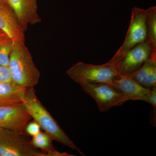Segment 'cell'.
<instances>
[{
  "mask_svg": "<svg viewBox=\"0 0 156 156\" xmlns=\"http://www.w3.org/2000/svg\"><path fill=\"white\" fill-rule=\"evenodd\" d=\"M22 102L33 119L37 123L41 128L51 136L53 140L77 151L83 155H85L70 139L50 113L42 104L37 97L34 88L26 89Z\"/></svg>",
  "mask_w": 156,
  "mask_h": 156,
  "instance_id": "6da1fadb",
  "label": "cell"
},
{
  "mask_svg": "<svg viewBox=\"0 0 156 156\" xmlns=\"http://www.w3.org/2000/svg\"><path fill=\"white\" fill-rule=\"evenodd\" d=\"M13 83L21 88H34L41 73L25 44L14 40L8 66Z\"/></svg>",
  "mask_w": 156,
  "mask_h": 156,
  "instance_id": "7a4b0ae2",
  "label": "cell"
},
{
  "mask_svg": "<svg viewBox=\"0 0 156 156\" xmlns=\"http://www.w3.org/2000/svg\"><path fill=\"white\" fill-rule=\"evenodd\" d=\"M117 63L111 59L103 64H87L79 62L66 71L70 78L80 84L83 83H105L110 85L119 75Z\"/></svg>",
  "mask_w": 156,
  "mask_h": 156,
  "instance_id": "3957f363",
  "label": "cell"
},
{
  "mask_svg": "<svg viewBox=\"0 0 156 156\" xmlns=\"http://www.w3.org/2000/svg\"><path fill=\"white\" fill-rule=\"evenodd\" d=\"M0 156H46L35 147L24 132L0 130Z\"/></svg>",
  "mask_w": 156,
  "mask_h": 156,
  "instance_id": "277c9868",
  "label": "cell"
},
{
  "mask_svg": "<svg viewBox=\"0 0 156 156\" xmlns=\"http://www.w3.org/2000/svg\"><path fill=\"white\" fill-rule=\"evenodd\" d=\"M147 41L146 11L134 7L131 10V21L125 41L112 60L118 63L128 50Z\"/></svg>",
  "mask_w": 156,
  "mask_h": 156,
  "instance_id": "5b68a950",
  "label": "cell"
},
{
  "mask_svg": "<svg viewBox=\"0 0 156 156\" xmlns=\"http://www.w3.org/2000/svg\"><path fill=\"white\" fill-rule=\"evenodd\" d=\"M83 90L92 98L102 112L114 107L121 106L129 101L122 92L105 83H83L79 84Z\"/></svg>",
  "mask_w": 156,
  "mask_h": 156,
  "instance_id": "8992f818",
  "label": "cell"
},
{
  "mask_svg": "<svg viewBox=\"0 0 156 156\" xmlns=\"http://www.w3.org/2000/svg\"><path fill=\"white\" fill-rule=\"evenodd\" d=\"M156 49L148 41L133 47L116 66L119 75L128 76L137 70L147 61Z\"/></svg>",
  "mask_w": 156,
  "mask_h": 156,
  "instance_id": "52a82bcc",
  "label": "cell"
},
{
  "mask_svg": "<svg viewBox=\"0 0 156 156\" xmlns=\"http://www.w3.org/2000/svg\"><path fill=\"white\" fill-rule=\"evenodd\" d=\"M32 119L23 103L0 105V128L24 132Z\"/></svg>",
  "mask_w": 156,
  "mask_h": 156,
  "instance_id": "ba28073f",
  "label": "cell"
},
{
  "mask_svg": "<svg viewBox=\"0 0 156 156\" xmlns=\"http://www.w3.org/2000/svg\"><path fill=\"white\" fill-rule=\"evenodd\" d=\"M7 4L14 12L24 31L27 30L29 25H35L41 22L38 14L37 0H7Z\"/></svg>",
  "mask_w": 156,
  "mask_h": 156,
  "instance_id": "9c48e42d",
  "label": "cell"
},
{
  "mask_svg": "<svg viewBox=\"0 0 156 156\" xmlns=\"http://www.w3.org/2000/svg\"><path fill=\"white\" fill-rule=\"evenodd\" d=\"M110 85L126 95L129 100H141L148 102L150 89L143 87L128 76L118 75Z\"/></svg>",
  "mask_w": 156,
  "mask_h": 156,
  "instance_id": "30bf717a",
  "label": "cell"
},
{
  "mask_svg": "<svg viewBox=\"0 0 156 156\" xmlns=\"http://www.w3.org/2000/svg\"><path fill=\"white\" fill-rule=\"evenodd\" d=\"M0 30L10 38L25 44V32L7 4L0 3Z\"/></svg>",
  "mask_w": 156,
  "mask_h": 156,
  "instance_id": "8fae6325",
  "label": "cell"
},
{
  "mask_svg": "<svg viewBox=\"0 0 156 156\" xmlns=\"http://www.w3.org/2000/svg\"><path fill=\"white\" fill-rule=\"evenodd\" d=\"M126 76L147 89L156 87V52L137 70Z\"/></svg>",
  "mask_w": 156,
  "mask_h": 156,
  "instance_id": "7c38bea8",
  "label": "cell"
},
{
  "mask_svg": "<svg viewBox=\"0 0 156 156\" xmlns=\"http://www.w3.org/2000/svg\"><path fill=\"white\" fill-rule=\"evenodd\" d=\"M26 89L18 87L13 83H0V105L22 103Z\"/></svg>",
  "mask_w": 156,
  "mask_h": 156,
  "instance_id": "4fadbf2b",
  "label": "cell"
},
{
  "mask_svg": "<svg viewBox=\"0 0 156 156\" xmlns=\"http://www.w3.org/2000/svg\"><path fill=\"white\" fill-rule=\"evenodd\" d=\"M31 140L35 147L40 149L46 154V156H73L66 153H61L55 148L53 145V139L45 132L41 131L35 136H32Z\"/></svg>",
  "mask_w": 156,
  "mask_h": 156,
  "instance_id": "5bb4252c",
  "label": "cell"
},
{
  "mask_svg": "<svg viewBox=\"0 0 156 156\" xmlns=\"http://www.w3.org/2000/svg\"><path fill=\"white\" fill-rule=\"evenodd\" d=\"M148 32V41L156 49V7L146 10Z\"/></svg>",
  "mask_w": 156,
  "mask_h": 156,
  "instance_id": "9a60e30c",
  "label": "cell"
},
{
  "mask_svg": "<svg viewBox=\"0 0 156 156\" xmlns=\"http://www.w3.org/2000/svg\"><path fill=\"white\" fill-rule=\"evenodd\" d=\"M14 40L9 37L0 40V65L8 66Z\"/></svg>",
  "mask_w": 156,
  "mask_h": 156,
  "instance_id": "2e32d148",
  "label": "cell"
},
{
  "mask_svg": "<svg viewBox=\"0 0 156 156\" xmlns=\"http://www.w3.org/2000/svg\"><path fill=\"white\" fill-rule=\"evenodd\" d=\"M41 127L35 121L29 122L26 126L24 131L28 135L32 136L36 135L41 131Z\"/></svg>",
  "mask_w": 156,
  "mask_h": 156,
  "instance_id": "e0dca14e",
  "label": "cell"
},
{
  "mask_svg": "<svg viewBox=\"0 0 156 156\" xmlns=\"http://www.w3.org/2000/svg\"><path fill=\"white\" fill-rule=\"evenodd\" d=\"M0 83H13L11 73L8 66L0 65Z\"/></svg>",
  "mask_w": 156,
  "mask_h": 156,
  "instance_id": "ac0fdd59",
  "label": "cell"
},
{
  "mask_svg": "<svg viewBox=\"0 0 156 156\" xmlns=\"http://www.w3.org/2000/svg\"><path fill=\"white\" fill-rule=\"evenodd\" d=\"M148 103L151 105L154 108H156V87L150 89V93Z\"/></svg>",
  "mask_w": 156,
  "mask_h": 156,
  "instance_id": "d6986e66",
  "label": "cell"
},
{
  "mask_svg": "<svg viewBox=\"0 0 156 156\" xmlns=\"http://www.w3.org/2000/svg\"><path fill=\"white\" fill-rule=\"evenodd\" d=\"M9 37L5 33L3 32L2 31L0 30V40Z\"/></svg>",
  "mask_w": 156,
  "mask_h": 156,
  "instance_id": "ffe728a7",
  "label": "cell"
},
{
  "mask_svg": "<svg viewBox=\"0 0 156 156\" xmlns=\"http://www.w3.org/2000/svg\"><path fill=\"white\" fill-rule=\"evenodd\" d=\"M0 3L1 4H7V0H0Z\"/></svg>",
  "mask_w": 156,
  "mask_h": 156,
  "instance_id": "44dd1931",
  "label": "cell"
},
{
  "mask_svg": "<svg viewBox=\"0 0 156 156\" xmlns=\"http://www.w3.org/2000/svg\"><path fill=\"white\" fill-rule=\"evenodd\" d=\"M2 129V128H0V130H1V129Z\"/></svg>",
  "mask_w": 156,
  "mask_h": 156,
  "instance_id": "7402d4cb",
  "label": "cell"
},
{
  "mask_svg": "<svg viewBox=\"0 0 156 156\" xmlns=\"http://www.w3.org/2000/svg\"><path fill=\"white\" fill-rule=\"evenodd\" d=\"M4 39H5V38H4Z\"/></svg>",
  "mask_w": 156,
  "mask_h": 156,
  "instance_id": "603a6c76",
  "label": "cell"
}]
</instances>
